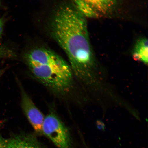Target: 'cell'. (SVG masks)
Here are the masks:
<instances>
[{
	"label": "cell",
	"mask_w": 148,
	"mask_h": 148,
	"mask_svg": "<svg viewBox=\"0 0 148 148\" xmlns=\"http://www.w3.org/2000/svg\"><path fill=\"white\" fill-rule=\"evenodd\" d=\"M53 36L67 56L72 72L86 82L93 77L95 59L86 17L69 5L60 7L52 23Z\"/></svg>",
	"instance_id": "cell-1"
},
{
	"label": "cell",
	"mask_w": 148,
	"mask_h": 148,
	"mask_svg": "<svg viewBox=\"0 0 148 148\" xmlns=\"http://www.w3.org/2000/svg\"><path fill=\"white\" fill-rule=\"evenodd\" d=\"M27 62L43 65L66 67L69 66L63 59L54 52L43 48L31 51L27 56Z\"/></svg>",
	"instance_id": "cell-6"
},
{
	"label": "cell",
	"mask_w": 148,
	"mask_h": 148,
	"mask_svg": "<svg viewBox=\"0 0 148 148\" xmlns=\"http://www.w3.org/2000/svg\"><path fill=\"white\" fill-rule=\"evenodd\" d=\"M8 142V140L3 138L0 133V148H7Z\"/></svg>",
	"instance_id": "cell-10"
},
{
	"label": "cell",
	"mask_w": 148,
	"mask_h": 148,
	"mask_svg": "<svg viewBox=\"0 0 148 148\" xmlns=\"http://www.w3.org/2000/svg\"><path fill=\"white\" fill-rule=\"evenodd\" d=\"M7 148H45L31 134H17L8 140Z\"/></svg>",
	"instance_id": "cell-7"
},
{
	"label": "cell",
	"mask_w": 148,
	"mask_h": 148,
	"mask_svg": "<svg viewBox=\"0 0 148 148\" xmlns=\"http://www.w3.org/2000/svg\"><path fill=\"white\" fill-rule=\"evenodd\" d=\"M3 27V20L0 18V37L2 34Z\"/></svg>",
	"instance_id": "cell-11"
},
{
	"label": "cell",
	"mask_w": 148,
	"mask_h": 148,
	"mask_svg": "<svg viewBox=\"0 0 148 148\" xmlns=\"http://www.w3.org/2000/svg\"><path fill=\"white\" fill-rule=\"evenodd\" d=\"M21 105L22 110L29 123L37 134L43 135L42 125L44 116L35 105L27 94L21 90Z\"/></svg>",
	"instance_id": "cell-5"
},
{
	"label": "cell",
	"mask_w": 148,
	"mask_h": 148,
	"mask_svg": "<svg viewBox=\"0 0 148 148\" xmlns=\"http://www.w3.org/2000/svg\"><path fill=\"white\" fill-rule=\"evenodd\" d=\"M76 9L85 17L98 18L110 14L118 0H73Z\"/></svg>",
	"instance_id": "cell-4"
},
{
	"label": "cell",
	"mask_w": 148,
	"mask_h": 148,
	"mask_svg": "<svg viewBox=\"0 0 148 148\" xmlns=\"http://www.w3.org/2000/svg\"><path fill=\"white\" fill-rule=\"evenodd\" d=\"M27 62L36 78L53 91L63 93L71 86L73 72L70 66L62 67Z\"/></svg>",
	"instance_id": "cell-2"
},
{
	"label": "cell",
	"mask_w": 148,
	"mask_h": 148,
	"mask_svg": "<svg viewBox=\"0 0 148 148\" xmlns=\"http://www.w3.org/2000/svg\"><path fill=\"white\" fill-rule=\"evenodd\" d=\"M14 54L12 52L4 47H0V59L12 58Z\"/></svg>",
	"instance_id": "cell-9"
},
{
	"label": "cell",
	"mask_w": 148,
	"mask_h": 148,
	"mask_svg": "<svg viewBox=\"0 0 148 148\" xmlns=\"http://www.w3.org/2000/svg\"><path fill=\"white\" fill-rule=\"evenodd\" d=\"M42 133L58 148H71L72 140L69 131L57 116L51 113L45 117Z\"/></svg>",
	"instance_id": "cell-3"
},
{
	"label": "cell",
	"mask_w": 148,
	"mask_h": 148,
	"mask_svg": "<svg viewBox=\"0 0 148 148\" xmlns=\"http://www.w3.org/2000/svg\"><path fill=\"white\" fill-rule=\"evenodd\" d=\"M132 55L135 60L140 61L145 64H147L148 43L147 38H142L138 40L135 44Z\"/></svg>",
	"instance_id": "cell-8"
}]
</instances>
